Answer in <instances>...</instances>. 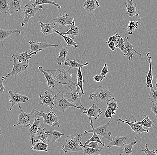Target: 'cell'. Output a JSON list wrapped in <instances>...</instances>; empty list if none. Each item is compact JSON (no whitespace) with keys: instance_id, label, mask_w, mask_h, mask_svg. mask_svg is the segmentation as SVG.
I'll return each mask as SVG.
<instances>
[{"instance_id":"6da1fadb","label":"cell","mask_w":157,"mask_h":155,"mask_svg":"<svg viewBox=\"0 0 157 155\" xmlns=\"http://www.w3.org/2000/svg\"><path fill=\"white\" fill-rule=\"evenodd\" d=\"M70 69L69 68L68 70H65L63 67H61L58 69L55 70L45 69V70L57 79L59 83L63 85H67L69 88L73 85L76 86L77 85L72 80V75L71 73Z\"/></svg>"},{"instance_id":"7a4b0ae2","label":"cell","mask_w":157,"mask_h":155,"mask_svg":"<svg viewBox=\"0 0 157 155\" xmlns=\"http://www.w3.org/2000/svg\"><path fill=\"white\" fill-rule=\"evenodd\" d=\"M18 108L21 110V112L19 114L17 119L18 122L17 124L13 125V126H17L18 125H23L25 127H27L30 126L35 121L37 118H40L41 112L33 108L29 114L25 112L21 108V106L19 105Z\"/></svg>"},{"instance_id":"3957f363","label":"cell","mask_w":157,"mask_h":155,"mask_svg":"<svg viewBox=\"0 0 157 155\" xmlns=\"http://www.w3.org/2000/svg\"><path fill=\"white\" fill-rule=\"evenodd\" d=\"M82 133L76 135L75 137L69 135L67 136L64 144L62 145V149L65 153L67 152H79L83 150L81 143Z\"/></svg>"},{"instance_id":"277c9868","label":"cell","mask_w":157,"mask_h":155,"mask_svg":"<svg viewBox=\"0 0 157 155\" xmlns=\"http://www.w3.org/2000/svg\"><path fill=\"white\" fill-rule=\"evenodd\" d=\"M112 93L104 86H99L93 94L89 95V99L96 103L108 102L111 98Z\"/></svg>"},{"instance_id":"5b68a950","label":"cell","mask_w":157,"mask_h":155,"mask_svg":"<svg viewBox=\"0 0 157 155\" xmlns=\"http://www.w3.org/2000/svg\"><path fill=\"white\" fill-rule=\"evenodd\" d=\"M56 102L54 107L61 112H64L67 109L70 107H74L77 109L81 110H87L86 108L77 107L72 103L69 102L64 96L63 91L61 92H59L56 95Z\"/></svg>"},{"instance_id":"8992f818","label":"cell","mask_w":157,"mask_h":155,"mask_svg":"<svg viewBox=\"0 0 157 155\" xmlns=\"http://www.w3.org/2000/svg\"><path fill=\"white\" fill-rule=\"evenodd\" d=\"M43 8V7L42 6H38L34 7L32 4H30L29 3L26 4L21 9L24 17V18L21 22V26L24 27L27 25L29 23L30 18L32 17H34L37 12Z\"/></svg>"},{"instance_id":"52a82bcc","label":"cell","mask_w":157,"mask_h":155,"mask_svg":"<svg viewBox=\"0 0 157 155\" xmlns=\"http://www.w3.org/2000/svg\"><path fill=\"white\" fill-rule=\"evenodd\" d=\"M76 89L75 91L72 90L71 87H69L70 91L64 95V96L69 102L77 107L85 108L81 103V98L83 94L78 85H76Z\"/></svg>"},{"instance_id":"ba28073f","label":"cell","mask_w":157,"mask_h":155,"mask_svg":"<svg viewBox=\"0 0 157 155\" xmlns=\"http://www.w3.org/2000/svg\"><path fill=\"white\" fill-rule=\"evenodd\" d=\"M40 117H43L44 119L43 125L46 124L53 127H60L59 119L54 112L51 111L46 113L41 110Z\"/></svg>"},{"instance_id":"9c48e42d","label":"cell","mask_w":157,"mask_h":155,"mask_svg":"<svg viewBox=\"0 0 157 155\" xmlns=\"http://www.w3.org/2000/svg\"><path fill=\"white\" fill-rule=\"evenodd\" d=\"M13 61V67L11 71L6 76V78L10 76H16L20 75L29 66L28 60L23 61L20 64H17L16 60V58H13V59L10 60V61Z\"/></svg>"},{"instance_id":"30bf717a","label":"cell","mask_w":157,"mask_h":155,"mask_svg":"<svg viewBox=\"0 0 157 155\" xmlns=\"http://www.w3.org/2000/svg\"><path fill=\"white\" fill-rule=\"evenodd\" d=\"M8 95L9 96V102L11 103L12 105L10 107L7 109V110H11L13 106L19 104L21 103H25V101H29V99L28 97L17 94V91L15 93H13L11 90H10L8 92Z\"/></svg>"},{"instance_id":"8fae6325","label":"cell","mask_w":157,"mask_h":155,"mask_svg":"<svg viewBox=\"0 0 157 155\" xmlns=\"http://www.w3.org/2000/svg\"><path fill=\"white\" fill-rule=\"evenodd\" d=\"M110 122L111 120H110L106 124L101 126L97 128H94V126H93L94 131L98 134L101 139H106L110 141L112 140V139L111 138L112 133L110 131L109 128Z\"/></svg>"},{"instance_id":"7c38bea8","label":"cell","mask_w":157,"mask_h":155,"mask_svg":"<svg viewBox=\"0 0 157 155\" xmlns=\"http://www.w3.org/2000/svg\"><path fill=\"white\" fill-rule=\"evenodd\" d=\"M52 90L51 92L48 90H46L44 92V95L39 96V99L42 103H40L41 105H45V107H49L50 109H53L55 106V100L56 99V96L52 95Z\"/></svg>"},{"instance_id":"4fadbf2b","label":"cell","mask_w":157,"mask_h":155,"mask_svg":"<svg viewBox=\"0 0 157 155\" xmlns=\"http://www.w3.org/2000/svg\"><path fill=\"white\" fill-rule=\"evenodd\" d=\"M39 70L44 74V76L47 80V84H48V88L52 91L58 90L59 83V80L54 77L50 75L48 72L44 70L42 66L39 67Z\"/></svg>"},{"instance_id":"5bb4252c","label":"cell","mask_w":157,"mask_h":155,"mask_svg":"<svg viewBox=\"0 0 157 155\" xmlns=\"http://www.w3.org/2000/svg\"><path fill=\"white\" fill-rule=\"evenodd\" d=\"M29 44L30 45V52L29 53H30L35 52L37 54L44 49L51 48V47H57L59 46L58 45L50 44L48 42L39 43V42H35L34 41H29Z\"/></svg>"},{"instance_id":"9a60e30c","label":"cell","mask_w":157,"mask_h":155,"mask_svg":"<svg viewBox=\"0 0 157 155\" xmlns=\"http://www.w3.org/2000/svg\"><path fill=\"white\" fill-rule=\"evenodd\" d=\"M74 19L72 15L67 14H64L63 15L59 14L53 19L54 22L57 23L59 25L63 27H67L69 28V25L72 24Z\"/></svg>"},{"instance_id":"2e32d148","label":"cell","mask_w":157,"mask_h":155,"mask_svg":"<svg viewBox=\"0 0 157 155\" xmlns=\"http://www.w3.org/2000/svg\"><path fill=\"white\" fill-rule=\"evenodd\" d=\"M121 122L128 124L129 126L131 127L132 131H134L137 134H140L141 133H143V132H147L148 133V132H149V130L144 129L142 127V126L140 125V124L134 123V122H132L130 121L123 119V118L117 119V122L118 125H119V123Z\"/></svg>"},{"instance_id":"e0dca14e","label":"cell","mask_w":157,"mask_h":155,"mask_svg":"<svg viewBox=\"0 0 157 155\" xmlns=\"http://www.w3.org/2000/svg\"><path fill=\"white\" fill-rule=\"evenodd\" d=\"M89 119L90 120V125L92 126V130H90L87 131V130H85L84 131L83 134H88V133H93V135L92 137H91V139H89L87 140L85 143H82V145H86L87 144H88L89 142H92V141H94V142H98L100 143V144H101L103 147H106L107 146H106L105 145V144L103 142H102V141H101V139L100 138V137H99V136L98 135V134L95 132V131H94V129H93V120H92V118L90 117L89 118Z\"/></svg>"},{"instance_id":"ac0fdd59","label":"cell","mask_w":157,"mask_h":155,"mask_svg":"<svg viewBox=\"0 0 157 155\" xmlns=\"http://www.w3.org/2000/svg\"><path fill=\"white\" fill-rule=\"evenodd\" d=\"M83 113L87 114L89 118H93L95 119H97L102 114V112L98 106L95 105V102L91 107L87 110L84 111Z\"/></svg>"},{"instance_id":"d6986e66","label":"cell","mask_w":157,"mask_h":155,"mask_svg":"<svg viewBox=\"0 0 157 155\" xmlns=\"http://www.w3.org/2000/svg\"><path fill=\"white\" fill-rule=\"evenodd\" d=\"M128 137L117 135L112 139L108 144L107 148H111L113 146H117V147H122L126 144L127 140Z\"/></svg>"},{"instance_id":"ffe728a7","label":"cell","mask_w":157,"mask_h":155,"mask_svg":"<svg viewBox=\"0 0 157 155\" xmlns=\"http://www.w3.org/2000/svg\"><path fill=\"white\" fill-rule=\"evenodd\" d=\"M40 23V26L41 27V30L40 32H42L44 35H52L55 31H54V28L56 27V23L53 22L51 23H44L41 21H39Z\"/></svg>"},{"instance_id":"44dd1931","label":"cell","mask_w":157,"mask_h":155,"mask_svg":"<svg viewBox=\"0 0 157 155\" xmlns=\"http://www.w3.org/2000/svg\"><path fill=\"white\" fill-rule=\"evenodd\" d=\"M126 7V14L128 16L132 17L134 16H138L139 14L136 11L137 5L133 2V0H128L125 3Z\"/></svg>"},{"instance_id":"7402d4cb","label":"cell","mask_w":157,"mask_h":155,"mask_svg":"<svg viewBox=\"0 0 157 155\" xmlns=\"http://www.w3.org/2000/svg\"><path fill=\"white\" fill-rule=\"evenodd\" d=\"M45 128H42L39 127L37 131V134L34 137V143H37L39 141H42L44 143L47 144L48 138L50 136V134L46 133L45 131Z\"/></svg>"},{"instance_id":"603a6c76","label":"cell","mask_w":157,"mask_h":155,"mask_svg":"<svg viewBox=\"0 0 157 155\" xmlns=\"http://www.w3.org/2000/svg\"><path fill=\"white\" fill-rule=\"evenodd\" d=\"M100 6L99 0H86L83 3V9L87 12L94 11Z\"/></svg>"},{"instance_id":"cb8c5ba5","label":"cell","mask_w":157,"mask_h":155,"mask_svg":"<svg viewBox=\"0 0 157 155\" xmlns=\"http://www.w3.org/2000/svg\"><path fill=\"white\" fill-rule=\"evenodd\" d=\"M40 120V118H37L29 129V135L30 137V143L32 145L31 148H32L34 146V139L39 127Z\"/></svg>"},{"instance_id":"d4e9b609","label":"cell","mask_w":157,"mask_h":155,"mask_svg":"<svg viewBox=\"0 0 157 155\" xmlns=\"http://www.w3.org/2000/svg\"><path fill=\"white\" fill-rule=\"evenodd\" d=\"M9 9L10 14L12 15L15 12H19L23 0H8Z\"/></svg>"},{"instance_id":"484cf974","label":"cell","mask_w":157,"mask_h":155,"mask_svg":"<svg viewBox=\"0 0 157 155\" xmlns=\"http://www.w3.org/2000/svg\"><path fill=\"white\" fill-rule=\"evenodd\" d=\"M150 53H147V54L148 59L146 61H149V70L147 77V88H153V84H152V81H153V71H152V58L149 56Z\"/></svg>"},{"instance_id":"4316f807","label":"cell","mask_w":157,"mask_h":155,"mask_svg":"<svg viewBox=\"0 0 157 155\" xmlns=\"http://www.w3.org/2000/svg\"><path fill=\"white\" fill-rule=\"evenodd\" d=\"M46 133L50 134V136L48 138V142H51L52 143H56V142H59L60 141V139L62 135H65L64 134L61 133L60 131H57L54 130H49L48 131L46 132Z\"/></svg>"},{"instance_id":"83f0119b","label":"cell","mask_w":157,"mask_h":155,"mask_svg":"<svg viewBox=\"0 0 157 155\" xmlns=\"http://www.w3.org/2000/svg\"><path fill=\"white\" fill-rule=\"evenodd\" d=\"M15 33H19V35H21V31L19 29L16 30H8L3 29L0 27V43H2V46H3V42L5 41L6 38L12 34H14Z\"/></svg>"},{"instance_id":"f1b7e54d","label":"cell","mask_w":157,"mask_h":155,"mask_svg":"<svg viewBox=\"0 0 157 155\" xmlns=\"http://www.w3.org/2000/svg\"><path fill=\"white\" fill-rule=\"evenodd\" d=\"M35 52L28 53L27 52H25L22 53L17 52L16 53L13 55L12 57L15 58L19 60L20 63L22 62L23 61L28 60L31 59V56L33 55H36Z\"/></svg>"},{"instance_id":"f546056e","label":"cell","mask_w":157,"mask_h":155,"mask_svg":"<svg viewBox=\"0 0 157 155\" xmlns=\"http://www.w3.org/2000/svg\"><path fill=\"white\" fill-rule=\"evenodd\" d=\"M68 47H66L65 48H62L60 49L59 53L58 55V57L57 58V61L59 65H61L63 63H64L66 60V56L67 55L71 54V53H69V49Z\"/></svg>"},{"instance_id":"4dcf8cb0","label":"cell","mask_w":157,"mask_h":155,"mask_svg":"<svg viewBox=\"0 0 157 155\" xmlns=\"http://www.w3.org/2000/svg\"><path fill=\"white\" fill-rule=\"evenodd\" d=\"M124 45L125 50L128 53V60H129L132 59L133 53L132 52V51H134L140 57L142 58V54L140 53H138L136 50L134 49V47L132 46L131 42H128V39L124 41Z\"/></svg>"},{"instance_id":"1f68e13d","label":"cell","mask_w":157,"mask_h":155,"mask_svg":"<svg viewBox=\"0 0 157 155\" xmlns=\"http://www.w3.org/2000/svg\"><path fill=\"white\" fill-rule=\"evenodd\" d=\"M136 138H137V136H136L134 140L131 143H129L128 145H127L126 144H125L123 146L120 155H129L130 154L132 153V147L135 144L137 143V141L136 140Z\"/></svg>"},{"instance_id":"d6a6232c","label":"cell","mask_w":157,"mask_h":155,"mask_svg":"<svg viewBox=\"0 0 157 155\" xmlns=\"http://www.w3.org/2000/svg\"><path fill=\"white\" fill-rule=\"evenodd\" d=\"M55 32H56L57 35H60L63 38L66 43L67 44V47H71V46H73L75 48H77L78 47V45L76 43V42H74V40L75 39V37L73 38H70V37H68V36H67L66 35H63L62 33L59 32L57 30H55Z\"/></svg>"},{"instance_id":"836d02e7","label":"cell","mask_w":157,"mask_h":155,"mask_svg":"<svg viewBox=\"0 0 157 155\" xmlns=\"http://www.w3.org/2000/svg\"><path fill=\"white\" fill-rule=\"evenodd\" d=\"M79 26L80 25L78 26H75V24L74 19H73L72 24L71 25L70 28H69V30L67 32L64 33H62L63 35H69L71 36L72 38L74 36H78L79 33Z\"/></svg>"},{"instance_id":"e575fe53","label":"cell","mask_w":157,"mask_h":155,"mask_svg":"<svg viewBox=\"0 0 157 155\" xmlns=\"http://www.w3.org/2000/svg\"><path fill=\"white\" fill-rule=\"evenodd\" d=\"M29 1L32 2V5L34 7L44 4H50L51 5L56 6L59 10L61 8L59 4L51 0H29Z\"/></svg>"},{"instance_id":"d590c367","label":"cell","mask_w":157,"mask_h":155,"mask_svg":"<svg viewBox=\"0 0 157 155\" xmlns=\"http://www.w3.org/2000/svg\"><path fill=\"white\" fill-rule=\"evenodd\" d=\"M106 105L107 106V108H109L111 111L113 115H115L116 111L118 110L117 101L115 98L114 97L111 98L108 101Z\"/></svg>"},{"instance_id":"8d00e7d4","label":"cell","mask_w":157,"mask_h":155,"mask_svg":"<svg viewBox=\"0 0 157 155\" xmlns=\"http://www.w3.org/2000/svg\"><path fill=\"white\" fill-rule=\"evenodd\" d=\"M64 64L65 65L68 66L70 68H73L75 69L76 68H82L85 66L88 65V62H86L84 64H81L78 63L77 62L75 61V60L67 59L66 61L64 63Z\"/></svg>"},{"instance_id":"74e56055","label":"cell","mask_w":157,"mask_h":155,"mask_svg":"<svg viewBox=\"0 0 157 155\" xmlns=\"http://www.w3.org/2000/svg\"><path fill=\"white\" fill-rule=\"evenodd\" d=\"M49 146V145L46 143H44L42 141L37 142L36 145H34L32 148H31V149L32 151L33 150H36L38 151H44V152H48V148Z\"/></svg>"},{"instance_id":"f35d334b","label":"cell","mask_w":157,"mask_h":155,"mask_svg":"<svg viewBox=\"0 0 157 155\" xmlns=\"http://www.w3.org/2000/svg\"><path fill=\"white\" fill-rule=\"evenodd\" d=\"M81 68H78V70L77 72V81L78 87L80 88L81 92L83 95H84V90H83V84H84V80H83V76L82 75Z\"/></svg>"},{"instance_id":"ab89813d","label":"cell","mask_w":157,"mask_h":155,"mask_svg":"<svg viewBox=\"0 0 157 155\" xmlns=\"http://www.w3.org/2000/svg\"><path fill=\"white\" fill-rule=\"evenodd\" d=\"M128 39V37L126 36L125 38L123 39L122 37H120L117 39L116 42H117V45H116V48H119L121 51L122 52L124 56H128L127 52L125 51V48H124V42L126 40Z\"/></svg>"},{"instance_id":"60d3db41","label":"cell","mask_w":157,"mask_h":155,"mask_svg":"<svg viewBox=\"0 0 157 155\" xmlns=\"http://www.w3.org/2000/svg\"><path fill=\"white\" fill-rule=\"evenodd\" d=\"M144 116H145V118L142 121L138 122L135 120L133 122L140 124L142 126H145L147 128H151L152 127V126L153 125L154 122H155V121L151 120L149 118V116L148 115H145Z\"/></svg>"},{"instance_id":"b9f144b4","label":"cell","mask_w":157,"mask_h":155,"mask_svg":"<svg viewBox=\"0 0 157 155\" xmlns=\"http://www.w3.org/2000/svg\"><path fill=\"white\" fill-rule=\"evenodd\" d=\"M83 152L84 155H98L100 154V153L101 152L102 149H94V148H90V147H85L83 146Z\"/></svg>"},{"instance_id":"7bdbcfd3","label":"cell","mask_w":157,"mask_h":155,"mask_svg":"<svg viewBox=\"0 0 157 155\" xmlns=\"http://www.w3.org/2000/svg\"><path fill=\"white\" fill-rule=\"evenodd\" d=\"M8 0H0V13L4 14H10L9 9Z\"/></svg>"},{"instance_id":"ee69618b","label":"cell","mask_w":157,"mask_h":155,"mask_svg":"<svg viewBox=\"0 0 157 155\" xmlns=\"http://www.w3.org/2000/svg\"><path fill=\"white\" fill-rule=\"evenodd\" d=\"M138 24V21H131L128 22L127 28V32L128 35H132L133 30L138 29L139 27Z\"/></svg>"},{"instance_id":"f6af8a7d","label":"cell","mask_w":157,"mask_h":155,"mask_svg":"<svg viewBox=\"0 0 157 155\" xmlns=\"http://www.w3.org/2000/svg\"><path fill=\"white\" fill-rule=\"evenodd\" d=\"M82 147L83 146H85V147H90V148H94V149H102V145H101L100 143L98 142H94V141H92V142H89L88 144L86 145H82Z\"/></svg>"},{"instance_id":"bcb514c9","label":"cell","mask_w":157,"mask_h":155,"mask_svg":"<svg viewBox=\"0 0 157 155\" xmlns=\"http://www.w3.org/2000/svg\"><path fill=\"white\" fill-rule=\"evenodd\" d=\"M149 99L151 103L156 102L157 100V90H154V88H151Z\"/></svg>"},{"instance_id":"7dc6e473","label":"cell","mask_w":157,"mask_h":155,"mask_svg":"<svg viewBox=\"0 0 157 155\" xmlns=\"http://www.w3.org/2000/svg\"><path fill=\"white\" fill-rule=\"evenodd\" d=\"M6 79V76H2L0 78V95L5 94L6 93L5 91V87L3 85V82Z\"/></svg>"},{"instance_id":"c3c4849f","label":"cell","mask_w":157,"mask_h":155,"mask_svg":"<svg viewBox=\"0 0 157 155\" xmlns=\"http://www.w3.org/2000/svg\"><path fill=\"white\" fill-rule=\"evenodd\" d=\"M120 37V35H118V34H116V33H115L114 35H113V36L109 37L107 42H106V43L108 44L110 43V42H115V41H117V39Z\"/></svg>"},{"instance_id":"681fc988","label":"cell","mask_w":157,"mask_h":155,"mask_svg":"<svg viewBox=\"0 0 157 155\" xmlns=\"http://www.w3.org/2000/svg\"><path fill=\"white\" fill-rule=\"evenodd\" d=\"M142 152H145L146 155H155V150L151 151V150H149V148L147 146V144H146V145H145V149L142 150Z\"/></svg>"},{"instance_id":"f907efd6","label":"cell","mask_w":157,"mask_h":155,"mask_svg":"<svg viewBox=\"0 0 157 155\" xmlns=\"http://www.w3.org/2000/svg\"><path fill=\"white\" fill-rule=\"evenodd\" d=\"M108 73H109V71L108 69L107 63H105L104 67L103 68L102 70L101 71V75L102 76H106Z\"/></svg>"},{"instance_id":"816d5d0a","label":"cell","mask_w":157,"mask_h":155,"mask_svg":"<svg viewBox=\"0 0 157 155\" xmlns=\"http://www.w3.org/2000/svg\"><path fill=\"white\" fill-rule=\"evenodd\" d=\"M151 108L153 112L156 115L157 118V103H152L151 105Z\"/></svg>"},{"instance_id":"f5cc1de1","label":"cell","mask_w":157,"mask_h":155,"mask_svg":"<svg viewBox=\"0 0 157 155\" xmlns=\"http://www.w3.org/2000/svg\"><path fill=\"white\" fill-rule=\"evenodd\" d=\"M106 76H100L97 74L94 76V80L96 82H101L103 81L104 78H105Z\"/></svg>"},{"instance_id":"db71d44e","label":"cell","mask_w":157,"mask_h":155,"mask_svg":"<svg viewBox=\"0 0 157 155\" xmlns=\"http://www.w3.org/2000/svg\"><path fill=\"white\" fill-rule=\"evenodd\" d=\"M105 118H112L113 114L109 108L107 109L105 113Z\"/></svg>"},{"instance_id":"11a10c76","label":"cell","mask_w":157,"mask_h":155,"mask_svg":"<svg viewBox=\"0 0 157 155\" xmlns=\"http://www.w3.org/2000/svg\"><path fill=\"white\" fill-rule=\"evenodd\" d=\"M108 47L110 48L111 50L112 51H114L116 50V47L115 44V43L114 42H110V43H109V44H108Z\"/></svg>"},{"instance_id":"9f6ffc18","label":"cell","mask_w":157,"mask_h":155,"mask_svg":"<svg viewBox=\"0 0 157 155\" xmlns=\"http://www.w3.org/2000/svg\"><path fill=\"white\" fill-rule=\"evenodd\" d=\"M155 155H157V149L155 151Z\"/></svg>"},{"instance_id":"6f0895ef","label":"cell","mask_w":157,"mask_h":155,"mask_svg":"<svg viewBox=\"0 0 157 155\" xmlns=\"http://www.w3.org/2000/svg\"><path fill=\"white\" fill-rule=\"evenodd\" d=\"M0 135H2V130L0 129Z\"/></svg>"},{"instance_id":"680465c9","label":"cell","mask_w":157,"mask_h":155,"mask_svg":"<svg viewBox=\"0 0 157 155\" xmlns=\"http://www.w3.org/2000/svg\"><path fill=\"white\" fill-rule=\"evenodd\" d=\"M156 88L157 89V82H156Z\"/></svg>"},{"instance_id":"91938a15","label":"cell","mask_w":157,"mask_h":155,"mask_svg":"<svg viewBox=\"0 0 157 155\" xmlns=\"http://www.w3.org/2000/svg\"><path fill=\"white\" fill-rule=\"evenodd\" d=\"M155 126V128L156 129V130H157V127H156V126Z\"/></svg>"}]
</instances>
